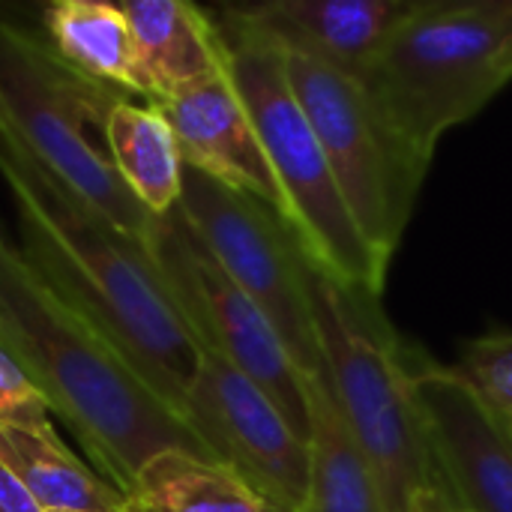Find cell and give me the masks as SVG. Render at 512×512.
Instances as JSON below:
<instances>
[{
	"label": "cell",
	"instance_id": "6da1fadb",
	"mask_svg": "<svg viewBox=\"0 0 512 512\" xmlns=\"http://www.w3.org/2000/svg\"><path fill=\"white\" fill-rule=\"evenodd\" d=\"M0 177L18 213V252L33 273L183 417L204 351L156 273L147 243L84 204L3 123Z\"/></svg>",
	"mask_w": 512,
	"mask_h": 512
},
{
	"label": "cell",
	"instance_id": "7a4b0ae2",
	"mask_svg": "<svg viewBox=\"0 0 512 512\" xmlns=\"http://www.w3.org/2000/svg\"><path fill=\"white\" fill-rule=\"evenodd\" d=\"M0 342L120 492L168 450L210 459L189 423L9 243H0Z\"/></svg>",
	"mask_w": 512,
	"mask_h": 512
},
{
	"label": "cell",
	"instance_id": "3957f363",
	"mask_svg": "<svg viewBox=\"0 0 512 512\" xmlns=\"http://www.w3.org/2000/svg\"><path fill=\"white\" fill-rule=\"evenodd\" d=\"M375 300L315 270L312 315L330 393L375 471L384 512H417L447 492L411 390L408 348Z\"/></svg>",
	"mask_w": 512,
	"mask_h": 512
},
{
	"label": "cell",
	"instance_id": "277c9868",
	"mask_svg": "<svg viewBox=\"0 0 512 512\" xmlns=\"http://www.w3.org/2000/svg\"><path fill=\"white\" fill-rule=\"evenodd\" d=\"M510 48L504 0H420L360 84L390 129L432 162L441 135L510 84Z\"/></svg>",
	"mask_w": 512,
	"mask_h": 512
},
{
	"label": "cell",
	"instance_id": "5b68a950",
	"mask_svg": "<svg viewBox=\"0 0 512 512\" xmlns=\"http://www.w3.org/2000/svg\"><path fill=\"white\" fill-rule=\"evenodd\" d=\"M216 30L225 69L261 138L297 240L324 276L378 297L387 264L372 252L342 198L324 147L288 81L282 48L234 12H225Z\"/></svg>",
	"mask_w": 512,
	"mask_h": 512
},
{
	"label": "cell",
	"instance_id": "8992f818",
	"mask_svg": "<svg viewBox=\"0 0 512 512\" xmlns=\"http://www.w3.org/2000/svg\"><path fill=\"white\" fill-rule=\"evenodd\" d=\"M114 87L69 69L45 42L0 21V123L84 204L147 240L153 216L120 180L108 153Z\"/></svg>",
	"mask_w": 512,
	"mask_h": 512
},
{
	"label": "cell",
	"instance_id": "52a82bcc",
	"mask_svg": "<svg viewBox=\"0 0 512 512\" xmlns=\"http://www.w3.org/2000/svg\"><path fill=\"white\" fill-rule=\"evenodd\" d=\"M282 54L294 96L324 147L360 234L390 267L429 162L390 129L357 78L291 51Z\"/></svg>",
	"mask_w": 512,
	"mask_h": 512
},
{
	"label": "cell",
	"instance_id": "ba28073f",
	"mask_svg": "<svg viewBox=\"0 0 512 512\" xmlns=\"http://www.w3.org/2000/svg\"><path fill=\"white\" fill-rule=\"evenodd\" d=\"M177 207L222 270L276 327L297 369L306 378H327L312 315L318 267L294 228L264 201L189 165H183Z\"/></svg>",
	"mask_w": 512,
	"mask_h": 512
},
{
	"label": "cell",
	"instance_id": "9c48e42d",
	"mask_svg": "<svg viewBox=\"0 0 512 512\" xmlns=\"http://www.w3.org/2000/svg\"><path fill=\"white\" fill-rule=\"evenodd\" d=\"M144 243L201 351L222 357L255 381L297 435L309 441L306 375L297 369L276 327L222 270L180 207L165 216H153Z\"/></svg>",
	"mask_w": 512,
	"mask_h": 512
},
{
	"label": "cell",
	"instance_id": "30bf717a",
	"mask_svg": "<svg viewBox=\"0 0 512 512\" xmlns=\"http://www.w3.org/2000/svg\"><path fill=\"white\" fill-rule=\"evenodd\" d=\"M183 420L210 459L249 483L273 510H303L309 495V441L297 435L255 381L204 351Z\"/></svg>",
	"mask_w": 512,
	"mask_h": 512
},
{
	"label": "cell",
	"instance_id": "8fae6325",
	"mask_svg": "<svg viewBox=\"0 0 512 512\" xmlns=\"http://www.w3.org/2000/svg\"><path fill=\"white\" fill-rule=\"evenodd\" d=\"M411 390L450 501L465 512H512V426L459 375L408 351Z\"/></svg>",
	"mask_w": 512,
	"mask_h": 512
},
{
	"label": "cell",
	"instance_id": "7c38bea8",
	"mask_svg": "<svg viewBox=\"0 0 512 512\" xmlns=\"http://www.w3.org/2000/svg\"><path fill=\"white\" fill-rule=\"evenodd\" d=\"M150 105L168 120L183 165L264 201L285 219V198L225 60L213 75Z\"/></svg>",
	"mask_w": 512,
	"mask_h": 512
},
{
	"label": "cell",
	"instance_id": "4fadbf2b",
	"mask_svg": "<svg viewBox=\"0 0 512 512\" xmlns=\"http://www.w3.org/2000/svg\"><path fill=\"white\" fill-rule=\"evenodd\" d=\"M420 0H273L231 9L282 51L363 78Z\"/></svg>",
	"mask_w": 512,
	"mask_h": 512
},
{
	"label": "cell",
	"instance_id": "5bb4252c",
	"mask_svg": "<svg viewBox=\"0 0 512 512\" xmlns=\"http://www.w3.org/2000/svg\"><path fill=\"white\" fill-rule=\"evenodd\" d=\"M132 48L141 96L159 102L222 66V39L216 21L183 0H129L120 3Z\"/></svg>",
	"mask_w": 512,
	"mask_h": 512
},
{
	"label": "cell",
	"instance_id": "9a60e30c",
	"mask_svg": "<svg viewBox=\"0 0 512 512\" xmlns=\"http://www.w3.org/2000/svg\"><path fill=\"white\" fill-rule=\"evenodd\" d=\"M309 495L300 512H384L372 465L354 441L327 378H306Z\"/></svg>",
	"mask_w": 512,
	"mask_h": 512
},
{
	"label": "cell",
	"instance_id": "2e32d148",
	"mask_svg": "<svg viewBox=\"0 0 512 512\" xmlns=\"http://www.w3.org/2000/svg\"><path fill=\"white\" fill-rule=\"evenodd\" d=\"M0 459L42 510L123 512L126 492L90 471L57 432L0 426Z\"/></svg>",
	"mask_w": 512,
	"mask_h": 512
},
{
	"label": "cell",
	"instance_id": "e0dca14e",
	"mask_svg": "<svg viewBox=\"0 0 512 512\" xmlns=\"http://www.w3.org/2000/svg\"><path fill=\"white\" fill-rule=\"evenodd\" d=\"M108 153L120 180L150 216H165L180 204L183 156L156 105L117 102L108 117Z\"/></svg>",
	"mask_w": 512,
	"mask_h": 512
},
{
	"label": "cell",
	"instance_id": "ac0fdd59",
	"mask_svg": "<svg viewBox=\"0 0 512 512\" xmlns=\"http://www.w3.org/2000/svg\"><path fill=\"white\" fill-rule=\"evenodd\" d=\"M51 51L78 75L114 90L138 93L135 48L120 3L60 0L45 12Z\"/></svg>",
	"mask_w": 512,
	"mask_h": 512
},
{
	"label": "cell",
	"instance_id": "d6986e66",
	"mask_svg": "<svg viewBox=\"0 0 512 512\" xmlns=\"http://www.w3.org/2000/svg\"><path fill=\"white\" fill-rule=\"evenodd\" d=\"M249 483L213 459L168 450L135 477L123 512H267Z\"/></svg>",
	"mask_w": 512,
	"mask_h": 512
},
{
	"label": "cell",
	"instance_id": "ffe728a7",
	"mask_svg": "<svg viewBox=\"0 0 512 512\" xmlns=\"http://www.w3.org/2000/svg\"><path fill=\"white\" fill-rule=\"evenodd\" d=\"M456 369L483 396V402L512 426V333H492L468 342Z\"/></svg>",
	"mask_w": 512,
	"mask_h": 512
},
{
	"label": "cell",
	"instance_id": "44dd1931",
	"mask_svg": "<svg viewBox=\"0 0 512 512\" xmlns=\"http://www.w3.org/2000/svg\"><path fill=\"white\" fill-rule=\"evenodd\" d=\"M0 426L54 432L48 402L0 342Z\"/></svg>",
	"mask_w": 512,
	"mask_h": 512
},
{
	"label": "cell",
	"instance_id": "7402d4cb",
	"mask_svg": "<svg viewBox=\"0 0 512 512\" xmlns=\"http://www.w3.org/2000/svg\"><path fill=\"white\" fill-rule=\"evenodd\" d=\"M0 512H42L15 471L0 459Z\"/></svg>",
	"mask_w": 512,
	"mask_h": 512
},
{
	"label": "cell",
	"instance_id": "603a6c76",
	"mask_svg": "<svg viewBox=\"0 0 512 512\" xmlns=\"http://www.w3.org/2000/svg\"><path fill=\"white\" fill-rule=\"evenodd\" d=\"M417 512H465V510H459V507L450 501V495H432V498H426V501L420 504V510Z\"/></svg>",
	"mask_w": 512,
	"mask_h": 512
},
{
	"label": "cell",
	"instance_id": "cb8c5ba5",
	"mask_svg": "<svg viewBox=\"0 0 512 512\" xmlns=\"http://www.w3.org/2000/svg\"><path fill=\"white\" fill-rule=\"evenodd\" d=\"M504 9H507V18H510V33H512V0H504ZM512 54V48H510Z\"/></svg>",
	"mask_w": 512,
	"mask_h": 512
},
{
	"label": "cell",
	"instance_id": "d4e9b609",
	"mask_svg": "<svg viewBox=\"0 0 512 512\" xmlns=\"http://www.w3.org/2000/svg\"><path fill=\"white\" fill-rule=\"evenodd\" d=\"M0 243H6V234H3V219H0Z\"/></svg>",
	"mask_w": 512,
	"mask_h": 512
},
{
	"label": "cell",
	"instance_id": "484cf974",
	"mask_svg": "<svg viewBox=\"0 0 512 512\" xmlns=\"http://www.w3.org/2000/svg\"><path fill=\"white\" fill-rule=\"evenodd\" d=\"M42 512H78V510H42Z\"/></svg>",
	"mask_w": 512,
	"mask_h": 512
},
{
	"label": "cell",
	"instance_id": "4316f807",
	"mask_svg": "<svg viewBox=\"0 0 512 512\" xmlns=\"http://www.w3.org/2000/svg\"><path fill=\"white\" fill-rule=\"evenodd\" d=\"M267 512H279V510H267Z\"/></svg>",
	"mask_w": 512,
	"mask_h": 512
}]
</instances>
